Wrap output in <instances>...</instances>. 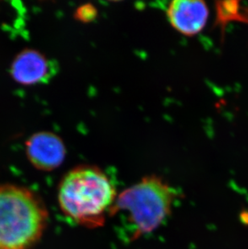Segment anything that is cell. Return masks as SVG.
Returning a JSON list of instances; mask_svg holds the SVG:
<instances>
[{
	"instance_id": "6da1fadb",
	"label": "cell",
	"mask_w": 248,
	"mask_h": 249,
	"mask_svg": "<svg viewBox=\"0 0 248 249\" xmlns=\"http://www.w3.org/2000/svg\"><path fill=\"white\" fill-rule=\"evenodd\" d=\"M64 213L85 226H100L115 203V191L102 170L92 166L72 169L62 179L58 194Z\"/></svg>"
},
{
	"instance_id": "5b68a950",
	"label": "cell",
	"mask_w": 248,
	"mask_h": 249,
	"mask_svg": "<svg viewBox=\"0 0 248 249\" xmlns=\"http://www.w3.org/2000/svg\"><path fill=\"white\" fill-rule=\"evenodd\" d=\"M26 153L31 164L43 171H51L62 164L66 155L63 141L50 132L33 135L26 142Z\"/></svg>"
},
{
	"instance_id": "ba28073f",
	"label": "cell",
	"mask_w": 248,
	"mask_h": 249,
	"mask_svg": "<svg viewBox=\"0 0 248 249\" xmlns=\"http://www.w3.org/2000/svg\"><path fill=\"white\" fill-rule=\"evenodd\" d=\"M98 17V10L91 4H84L80 6L76 12L74 17L77 20L83 23H89L96 19Z\"/></svg>"
},
{
	"instance_id": "7a4b0ae2",
	"label": "cell",
	"mask_w": 248,
	"mask_h": 249,
	"mask_svg": "<svg viewBox=\"0 0 248 249\" xmlns=\"http://www.w3.org/2000/svg\"><path fill=\"white\" fill-rule=\"evenodd\" d=\"M47 211L37 195L12 184L0 185V249H28L42 235Z\"/></svg>"
},
{
	"instance_id": "52a82bcc",
	"label": "cell",
	"mask_w": 248,
	"mask_h": 249,
	"mask_svg": "<svg viewBox=\"0 0 248 249\" xmlns=\"http://www.w3.org/2000/svg\"><path fill=\"white\" fill-rule=\"evenodd\" d=\"M217 21L222 25L230 21L248 22V10L238 1L216 2Z\"/></svg>"
},
{
	"instance_id": "3957f363",
	"label": "cell",
	"mask_w": 248,
	"mask_h": 249,
	"mask_svg": "<svg viewBox=\"0 0 248 249\" xmlns=\"http://www.w3.org/2000/svg\"><path fill=\"white\" fill-rule=\"evenodd\" d=\"M175 194L161 179L148 177L120 194L110 213H126L137 238L160 225L170 212Z\"/></svg>"
},
{
	"instance_id": "277c9868",
	"label": "cell",
	"mask_w": 248,
	"mask_h": 249,
	"mask_svg": "<svg viewBox=\"0 0 248 249\" xmlns=\"http://www.w3.org/2000/svg\"><path fill=\"white\" fill-rule=\"evenodd\" d=\"M58 71L57 64L37 50H23L15 57L10 68L12 78L19 84L47 83Z\"/></svg>"
},
{
	"instance_id": "8992f818",
	"label": "cell",
	"mask_w": 248,
	"mask_h": 249,
	"mask_svg": "<svg viewBox=\"0 0 248 249\" xmlns=\"http://www.w3.org/2000/svg\"><path fill=\"white\" fill-rule=\"evenodd\" d=\"M169 24L178 33L193 36L201 33L208 19L209 9L200 0H176L167 7Z\"/></svg>"
}]
</instances>
